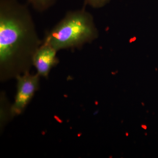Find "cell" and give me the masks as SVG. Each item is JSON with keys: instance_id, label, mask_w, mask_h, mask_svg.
<instances>
[{"instance_id": "obj_1", "label": "cell", "mask_w": 158, "mask_h": 158, "mask_svg": "<svg viewBox=\"0 0 158 158\" xmlns=\"http://www.w3.org/2000/svg\"><path fill=\"white\" fill-rule=\"evenodd\" d=\"M31 11L17 0H0V80L30 71L42 44Z\"/></svg>"}, {"instance_id": "obj_2", "label": "cell", "mask_w": 158, "mask_h": 158, "mask_svg": "<svg viewBox=\"0 0 158 158\" xmlns=\"http://www.w3.org/2000/svg\"><path fill=\"white\" fill-rule=\"evenodd\" d=\"M98 36L92 15L82 9L68 11L54 27L45 33L42 43L59 52L80 48Z\"/></svg>"}, {"instance_id": "obj_3", "label": "cell", "mask_w": 158, "mask_h": 158, "mask_svg": "<svg viewBox=\"0 0 158 158\" xmlns=\"http://www.w3.org/2000/svg\"><path fill=\"white\" fill-rule=\"evenodd\" d=\"M40 77L37 73L32 74L28 71L15 77L17 90L11 107L13 117L20 115L26 110L35 92L39 89Z\"/></svg>"}, {"instance_id": "obj_4", "label": "cell", "mask_w": 158, "mask_h": 158, "mask_svg": "<svg viewBox=\"0 0 158 158\" xmlns=\"http://www.w3.org/2000/svg\"><path fill=\"white\" fill-rule=\"evenodd\" d=\"M58 52L50 45L42 43L33 59V65L40 76L48 78L52 69L58 65Z\"/></svg>"}, {"instance_id": "obj_5", "label": "cell", "mask_w": 158, "mask_h": 158, "mask_svg": "<svg viewBox=\"0 0 158 158\" xmlns=\"http://www.w3.org/2000/svg\"><path fill=\"white\" fill-rule=\"evenodd\" d=\"M1 130L2 131L10 119L13 118L11 113V107L8 98L4 93L1 94Z\"/></svg>"}, {"instance_id": "obj_6", "label": "cell", "mask_w": 158, "mask_h": 158, "mask_svg": "<svg viewBox=\"0 0 158 158\" xmlns=\"http://www.w3.org/2000/svg\"><path fill=\"white\" fill-rule=\"evenodd\" d=\"M36 11L40 12L48 10L59 0H27Z\"/></svg>"}, {"instance_id": "obj_7", "label": "cell", "mask_w": 158, "mask_h": 158, "mask_svg": "<svg viewBox=\"0 0 158 158\" xmlns=\"http://www.w3.org/2000/svg\"><path fill=\"white\" fill-rule=\"evenodd\" d=\"M109 0H85V3L93 8H98L102 7Z\"/></svg>"}]
</instances>
